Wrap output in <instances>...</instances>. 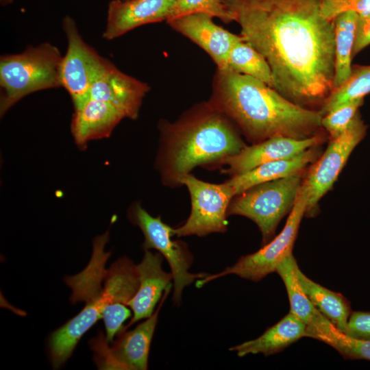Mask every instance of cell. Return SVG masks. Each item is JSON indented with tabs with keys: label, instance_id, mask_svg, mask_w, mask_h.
<instances>
[{
	"label": "cell",
	"instance_id": "obj_26",
	"mask_svg": "<svg viewBox=\"0 0 370 370\" xmlns=\"http://www.w3.org/2000/svg\"><path fill=\"white\" fill-rule=\"evenodd\" d=\"M193 13H204L212 17H218L225 23L232 21L222 0H174L166 21Z\"/></svg>",
	"mask_w": 370,
	"mask_h": 370
},
{
	"label": "cell",
	"instance_id": "obj_20",
	"mask_svg": "<svg viewBox=\"0 0 370 370\" xmlns=\"http://www.w3.org/2000/svg\"><path fill=\"white\" fill-rule=\"evenodd\" d=\"M317 146L289 158L262 164L245 173L233 175L225 182L236 196L258 184L301 174L319 156Z\"/></svg>",
	"mask_w": 370,
	"mask_h": 370
},
{
	"label": "cell",
	"instance_id": "obj_14",
	"mask_svg": "<svg viewBox=\"0 0 370 370\" xmlns=\"http://www.w3.org/2000/svg\"><path fill=\"white\" fill-rule=\"evenodd\" d=\"M212 18L204 13H193L167 23L208 53L218 69H225L233 45L243 38L218 26Z\"/></svg>",
	"mask_w": 370,
	"mask_h": 370
},
{
	"label": "cell",
	"instance_id": "obj_28",
	"mask_svg": "<svg viewBox=\"0 0 370 370\" xmlns=\"http://www.w3.org/2000/svg\"><path fill=\"white\" fill-rule=\"evenodd\" d=\"M345 358L370 360V340L352 338L337 330L326 343Z\"/></svg>",
	"mask_w": 370,
	"mask_h": 370
},
{
	"label": "cell",
	"instance_id": "obj_27",
	"mask_svg": "<svg viewBox=\"0 0 370 370\" xmlns=\"http://www.w3.org/2000/svg\"><path fill=\"white\" fill-rule=\"evenodd\" d=\"M363 99L345 102L322 116L321 125L330 134L331 139L343 134L357 116Z\"/></svg>",
	"mask_w": 370,
	"mask_h": 370
},
{
	"label": "cell",
	"instance_id": "obj_11",
	"mask_svg": "<svg viewBox=\"0 0 370 370\" xmlns=\"http://www.w3.org/2000/svg\"><path fill=\"white\" fill-rule=\"evenodd\" d=\"M62 27L68 45L62 60V86L75 106L89 97L92 82L104 58L84 41L73 18L65 16Z\"/></svg>",
	"mask_w": 370,
	"mask_h": 370
},
{
	"label": "cell",
	"instance_id": "obj_13",
	"mask_svg": "<svg viewBox=\"0 0 370 370\" xmlns=\"http://www.w3.org/2000/svg\"><path fill=\"white\" fill-rule=\"evenodd\" d=\"M170 284L164 291L157 310L135 329L123 330L119 338L107 351L100 352L101 369L145 370L147 369L150 345L157 325L159 311L168 296Z\"/></svg>",
	"mask_w": 370,
	"mask_h": 370
},
{
	"label": "cell",
	"instance_id": "obj_21",
	"mask_svg": "<svg viewBox=\"0 0 370 370\" xmlns=\"http://www.w3.org/2000/svg\"><path fill=\"white\" fill-rule=\"evenodd\" d=\"M305 336L307 337L306 325L289 312L257 338L245 341L229 349L235 352L239 357L257 354L268 356L282 351Z\"/></svg>",
	"mask_w": 370,
	"mask_h": 370
},
{
	"label": "cell",
	"instance_id": "obj_1",
	"mask_svg": "<svg viewBox=\"0 0 370 370\" xmlns=\"http://www.w3.org/2000/svg\"><path fill=\"white\" fill-rule=\"evenodd\" d=\"M222 1L269 64L273 88L305 108L324 103L334 89L335 29L321 0Z\"/></svg>",
	"mask_w": 370,
	"mask_h": 370
},
{
	"label": "cell",
	"instance_id": "obj_29",
	"mask_svg": "<svg viewBox=\"0 0 370 370\" xmlns=\"http://www.w3.org/2000/svg\"><path fill=\"white\" fill-rule=\"evenodd\" d=\"M127 306L124 304L114 302L104 308L101 318L103 319L106 332V343L111 342L115 334L123 330V323L131 317V310Z\"/></svg>",
	"mask_w": 370,
	"mask_h": 370
},
{
	"label": "cell",
	"instance_id": "obj_12",
	"mask_svg": "<svg viewBox=\"0 0 370 370\" xmlns=\"http://www.w3.org/2000/svg\"><path fill=\"white\" fill-rule=\"evenodd\" d=\"M148 85L125 74L103 58L91 84L89 97L114 108L125 118L136 119Z\"/></svg>",
	"mask_w": 370,
	"mask_h": 370
},
{
	"label": "cell",
	"instance_id": "obj_8",
	"mask_svg": "<svg viewBox=\"0 0 370 370\" xmlns=\"http://www.w3.org/2000/svg\"><path fill=\"white\" fill-rule=\"evenodd\" d=\"M179 183L187 187L192 208L186 222L173 228L174 235L204 236L225 232L228 207L235 196L231 187L225 182L221 184L206 182L190 173L181 177Z\"/></svg>",
	"mask_w": 370,
	"mask_h": 370
},
{
	"label": "cell",
	"instance_id": "obj_5",
	"mask_svg": "<svg viewBox=\"0 0 370 370\" xmlns=\"http://www.w3.org/2000/svg\"><path fill=\"white\" fill-rule=\"evenodd\" d=\"M62 57L49 42L0 58V114L3 116L24 97L62 86Z\"/></svg>",
	"mask_w": 370,
	"mask_h": 370
},
{
	"label": "cell",
	"instance_id": "obj_30",
	"mask_svg": "<svg viewBox=\"0 0 370 370\" xmlns=\"http://www.w3.org/2000/svg\"><path fill=\"white\" fill-rule=\"evenodd\" d=\"M321 11L330 20H334L339 14L347 11L365 17L370 15V0H321Z\"/></svg>",
	"mask_w": 370,
	"mask_h": 370
},
{
	"label": "cell",
	"instance_id": "obj_15",
	"mask_svg": "<svg viewBox=\"0 0 370 370\" xmlns=\"http://www.w3.org/2000/svg\"><path fill=\"white\" fill-rule=\"evenodd\" d=\"M321 141L322 137L319 134L304 139L273 137L250 147L245 146L238 153L225 158L221 164L227 166L226 173L238 175L266 162L294 157L318 146Z\"/></svg>",
	"mask_w": 370,
	"mask_h": 370
},
{
	"label": "cell",
	"instance_id": "obj_9",
	"mask_svg": "<svg viewBox=\"0 0 370 370\" xmlns=\"http://www.w3.org/2000/svg\"><path fill=\"white\" fill-rule=\"evenodd\" d=\"M130 218L144 234L143 249H156L168 262L173 280V301L179 305L184 288L208 274L188 271L193 258L188 247L182 242L172 240L173 228L164 223L160 217L151 216L137 204L132 207Z\"/></svg>",
	"mask_w": 370,
	"mask_h": 370
},
{
	"label": "cell",
	"instance_id": "obj_3",
	"mask_svg": "<svg viewBox=\"0 0 370 370\" xmlns=\"http://www.w3.org/2000/svg\"><path fill=\"white\" fill-rule=\"evenodd\" d=\"M161 132L157 166L169 185L180 184V177L194 167L221 164L245 147L227 116L210 102L173 124L163 125Z\"/></svg>",
	"mask_w": 370,
	"mask_h": 370
},
{
	"label": "cell",
	"instance_id": "obj_16",
	"mask_svg": "<svg viewBox=\"0 0 370 370\" xmlns=\"http://www.w3.org/2000/svg\"><path fill=\"white\" fill-rule=\"evenodd\" d=\"M174 0H113L108 4L103 37L116 38L148 23L167 20Z\"/></svg>",
	"mask_w": 370,
	"mask_h": 370
},
{
	"label": "cell",
	"instance_id": "obj_19",
	"mask_svg": "<svg viewBox=\"0 0 370 370\" xmlns=\"http://www.w3.org/2000/svg\"><path fill=\"white\" fill-rule=\"evenodd\" d=\"M124 117L110 104L88 97L74 106L71 132L75 144L85 148L91 140L107 138Z\"/></svg>",
	"mask_w": 370,
	"mask_h": 370
},
{
	"label": "cell",
	"instance_id": "obj_31",
	"mask_svg": "<svg viewBox=\"0 0 370 370\" xmlns=\"http://www.w3.org/2000/svg\"><path fill=\"white\" fill-rule=\"evenodd\" d=\"M345 334L357 339L370 340V312H352Z\"/></svg>",
	"mask_w": 370,
	"mask_h": 370
},
{
	"label": "cell",
	"instance_id": "obj_4",
	"mask_svg": "<svg viewBox=\"0 0 370 370\" xmlns=\"http://www.w3.org/2000/svg\"><path fill=\"white\" fill-rule=\"evenodd\" d=\"M139 285L136 265L123 257L106 271L103 287L88 291L82 299L86 304L82 310L62 327L54 331L49 341L53 367H60L71 356L84 333L101 318L109 304L127 303L136 293Z\"/></svg>",
	"mask_w": 370,
	"mask_h": 370
},
{
	"label": "cell",
	"instance_id": "obj_18",
	"mask_svg": "<svg viewBox=\"0 0 370 370\" xmlns=\"http://www.w3.org/2000/svg\"><path fill=\"white\" fill-rule=\"evenodd\" d=\"M163 256L160 253L145 250L143 258L136 265L139 285L133 297L127 303L133 312L129 324L123 330L143 319H147L153 314L154 308L163 296V291L171 284V273L165 272L162 268Z\"/></svg>",
	"mask_w": 370,
	"mask_h": 370
},
{
	"label": "cell",
	"instance_id": "obj_10",
	"mask_svg": "<svg viewBox=\"0 0 370 370\" xmlns=\"http://www.w3.org/2000/svg\"><path fill=\"white\" fill-rule=\"evenodd\" d=\"M365 132V127L357 115L343 134L331 139L327 149L312 165L304 180L308 193L306 215L313 214L319 201L332 188Z\"/></svg>",
	"mask_w": 370,
	"mask_h": 370
},
{
	"label": "cell",
	"instance_id": "obj_17",
	"mask_svg": "<svg viewBox=\"0 0 370 370\" xmlns=\"http://www.w3.org/2000/svg\"><path fill=\"white\" fill-rule=\"evenodd\" d=\"M297 267L295 258L293 254H291L280 264L276 270L286 289L290 312L306 325L307 337L325 343L338 329L316 308L302 290L296 274Z\"/></svg>",
	"mask_w": 370,
	"mask_h": 370
},
{
	"label": "cell",
	"instance_id": "obj_22",
	"mask_svg": "<svg viewBox=\"0 0 370 370\" xmlns=\"http://www.w3.org/2000/svg\"><path fill=\"white\" fill-rule=\"evenodd\" d=\"M300 286L312 304L341 332L345 333L352 313L350 303L341 293L332 291L296 269Z\"/></svg>",
	"mask_w": 370,
	"mask_h": 370
},
{
	"label": "cell",
	"instance_id": "obj_23",
	"mask_svg": "<svg viewBox=\"0 0 370 370\" xmlns=\"http://www.w3.org/2000/svg\"><path fill=\"white\" fill-rule=\"evenodd\" d=\"M359 15L352 11L339 14L334 19L335 73L334 89L342 86L352 73V58Z\"/></svg>",
	"mask_w": 370,
	"mask_h": 370
},
{
	"label": "cell",
	"instance_id": "obj_7",
	"mask_svg": "<svg viewBox=\"0 0 370 370\" xmlns=\"http://www.w3.org/2000/svg\"><path fill=\"white\" fill-rule=\"evenodd\" d=\"M308 200V188L303 182L294 205L281 232L258 251L241 257L223 271L199 279L196 286L201 287L219 278L234 274L242 278L258 282L269 274L276 272L280 264L291 254L297 238L302 217L306 215Z\"/></svg>",
	"mask_w": 370,
	"mask_h": 370
},
{
	"label": "cell",
	"instance_id": "obj_24",
	"mask_svg": "<svg viewBox=\"0 0 370 370\" xmlns=\"http://www.w3.org/2000/svg\"><path fill=\"white\" fill-rule=\"evenodd\" d=\"M227 69L259 79L273 88V75L267 60L243 39L233 45Z\"/></svg>",
	"mask_w": 370,
	"mask_h": 370
},
{
	"label": "cell",
	"instance_id": "obj_25",
	"mask_svg": "<svg viewBox=\"0 0 370 370\" xmlns=\"http://www.w3.org/2000/svg\"><path fill=\"white\" fill-rule=\"evenodd\" d=\"M370 92V66L352 69L348 80L334 89L323 103L319 112L323 116L340 105L363 97Z\"/></svg>",
	"mask_w": 370,
	"mask_h": 370
},
{
	"label": "cell",
	"instance_id": "obj_2",
	"mask_svg": "<svg viewBox=\"0 0 370 370\" xmlns=\"http://www.w3.org/2000/svg\"><path fill=\"white\" fill-rule=\"evenodd\" d=\"M210 103L257 143L277 136L304 139L318 134L322 127L319 111L295 103L262 81L230 69L217 70Z\"/></svg>",
	"mask_w": 370,
	"mask_h": 370
},
{
	"label": "cell",
	"instance_id": "obj_32",
	"mask_svg": "<svg viewBox=\"0 0 370 370\" xmlns=\"http://www.w3.org/2000/svg\"><path fill=\"white\" fill-rule=\"evenodd\" d=\"M370 45V15L358 18L353 56Z\"/></svg>",
	"mask_w": 370,
	"mask_h": 370
},
{
	"label": "cell",
	"instance_id": "obj_6",
	"mask_svg": "<svg viewBox=\"0 0 370 370\" xmlns=\"http://www.w3.org/2000/svg\"><path fill=\"white\" fill-rule=\"evenodd\" d=\"M300 174L254 186L230 202L227 215H241L258 227L264 244L274 235L278 224L292 209L301 186Z\"/></svg>",
	"mask_w": 370,
	"mask_h": 370
}]
</instances>
